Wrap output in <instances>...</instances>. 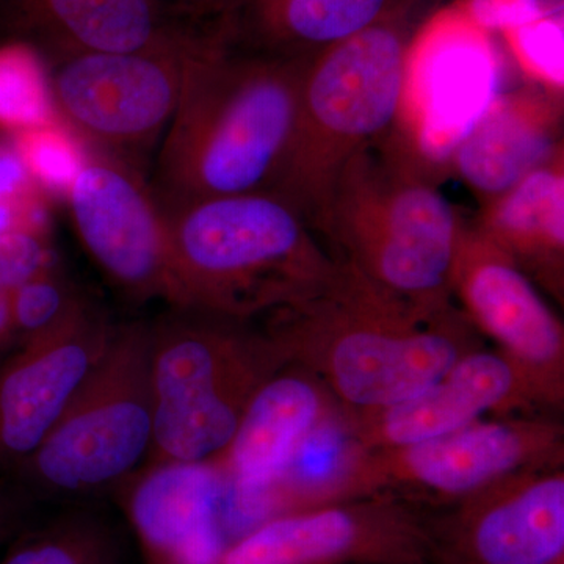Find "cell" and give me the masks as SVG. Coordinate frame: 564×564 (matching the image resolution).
Returning a JSON list of instances; mask_svg holds the SVG:
<instances>
[{
  "mask_svg": "<svg viewBox=\"0 0 564 564\" xmlns=\"http://www.w3.org/2000/svg\"><path fill=\"white\" fill-rule=\"evenodd\" d=\"M310 62L237 46L207 24L185 57L180 99L163 133L159 202L273 191Z\"/></svg>",
  "mask_w": 564,
  "mask_h": 564,
  "instance_id": "obj_1",
  "label": "cell"
},
{
  "mask_svg": "<svg viewBox=\"0 0 564 564\" xmlns=\"http://www.w3.org/2000/svg\"><path fill=\"white\" fill-rule=\"evenodd\" d=\"M325 288L265 315L289 361L321 378L340 406L377 410L430 388L484 337L458 306L425 314L336 261Z\"/></svg>",
  "mask_w": 564,
  "mask_h": 564,
  "instance_id": "obj_2",
  "label": "cell"
},
{
  "mask_svg": "<svg viewBox=\"0 0 564 564\" xmlns=\"http://www.w3.org/2000/svg\"><path fill=\"white\" fill-rule=\"evenodd\" d=\"M464 225L422 166L381 139L344 166L317 232L336 261L415 310L441 314L456 306Z\"/></svg>",
  "mask_w": 564,
  "mask_h": 564,
  "instance_id": "obj_3",
  "label": "cell"
},
{
  "mask_svg": "<svg viewBox=\"0 0 564 564\" xmlns=\"http://www.w3.org/2000/svg\"><path fill=\"white\" fill-rule=\"evenodd\" d=\"M162 207L187 307L254 322L310 299L336 273L310 223L276 192Z\"/></svg>",
  "mask_w": 564,
  "mask_h": 564,
  "instance_id": "obj_4",
  "label": "cell"
},
{
  "mask_svg": "<svg viewBox=\"0 0 564 564\" xmlns=\"http://www.w3.org/2000/svg\"><path fill=\"white\" fill-rule=\"evenodd\" d=\"M417 3L388 14L307 63L291 144L273 192L317 232L337 177L383 139L402 107Z\"/></svg>",
  "mask_w": 564,
  "mask_h": 564,
  "instance_id": "obj_5",
  "label": "cell"
},
{
  "mask_svg": "<svg viewBox=\"0 0 564 564\" xmlns=\"http://www.w3.org/2000/svg\"><path fill=\"white\" fill-rule=\"evenodd\" d=\"M288 362L254 322L170 307L150 323L154 432L143 466L217 458L259 386Z\"/></svg>",
  "mask_w": 564,
  "mask_h": 564,
  "instance_id": "obj_6",
  "label": "cell"
},
{
  "mask_svg": "<svg viewBox=\"0 0 564 564\" xmlns=\"http://www.w3.org/2000/svg\"><path fill=\"white\" fill-rule=\"evenodd\" d=\"M152 432L150 323H121L65 413L13 473L33 496H98L143 467Z\"/></svg>",
  "mask_w": 564,
  "mask_h": 564,
  "instance_id": "obj_7",
  "label": "cell"
},
{
  "mask_svg": "<svg viewBox=\"0 0 564 564\" xmlns=\"http://www.w3.org/2000/svg\"><path fill=\"white\" fill-rule=\"evenodd\" d=\"M562 466V415H492L422 443L373 451L356 447L323 505L395 497L433 510L510 475Z\"/></svg>",
  "mask_w": 564,
  "mask_h": 564,
  "instance_id": "obj_8",
  "label": "cell"
},
{
  "mask_svg": "<svg viewBox=\"0 0 564 564\" xmlns=\"http://www.w3.org/2000/svg\"><path fill=\"white\" fill-rule=\"evenodd\" d=\"M207 24L155 50L51 62L52 98L63 124L98 151L132 163L169 128L185 57Z\"/></svg>",
  "mask_w": 564,
  "mask_h": 564,
  "instance_id": "obj_9",
  "label": "cell"
},
{
  "mask_svg": "<svg viewBox=\"0 0 564 564\" xmlns=\"http://www.w3.org/2000/svg\"><path fill=\"white\" fill-rule=\"evenodd\" d=\"M66 199L82 245L118 289L139 302L187 307L165 210L137 166L90 152Z\"/></svg>",
  "mask_w": 564,
  "mask_h": 564,
  "instance_id": "obj_10",
  "label": "cell"
},
{
  "mask_svg": "<svg viewBox=\"0 0 564 564\" xmlns=\"http://www.w3.org/2000/svg\"><path fill=\"white\" fill-rule=\"evenodd\" d=\"M454 302L524 381L538 413L564 411V326L543 292L470 223L452 278Z\"/></svg>",
  "mask_w": 564,
  "mask_h": 564,
  "instance_id": "obj_11",
  "label": "cell"
},
{
  "mask_svg": "<svg viewBox=\"0 0 564 564\" xmlns=\"http://www.w3.org/2000/svg\"><path fill=\"white\" fill-rule=\"evenodd\" d=\"M218 564H429L426 508L367 497L274 516Z\"/></svg>",
  "mask_w": 564,
  "mask_h": 564,
  "instance_id": "obj_12",
  "label": "cell"
},
{
  "mask_svg": "<svg viewBox=\"0 0 564 564\" xmlns=\"http://www.w3.org/2000/svg\"><path fill=\"white\" fill-rule=\"evenodd\" d=\"M429 564H564V466L426 508Z\"/></svg>",
  "mask_w": 564,
  "mask_h": 564,
  "instance_id": "obj_13",
  "label": "cell"
},
{
  "mask_svg": "<svg viewBox=\"0 0 564 564\" xmlns=\"http://www.w3.org/2000/svg\"><path fill=\"white\" fill-rule=\"evenodd\" d=\"M115 323L93 302L22 340L0 361V466L13 470L57 423L109 344Z\"/></svg>",
  "mask_w": 564,
  "mask_h": 564,
  "instance_id": "obj_14",
  "label": "cell"
},
{
  "mask_svg": "<svg viewBox=\"0 0 564 564\" xmlns=\"http://www.w3.org/2000/svg\"><path fill=\"white\" fill-rule=\"evenodd\" d=\"M486 414H543L514 367L486 347L467 352L436 383L403 402L377 410L343 406L345 430L361 451L434 440Z\"/></svg>",
  "mask_w": 564,
  "mask_h": 564,
  "instance_id": "obj_15",
  "label": "cell"
},
{
  "mask_svg": "<svg viewBox=\"0 0 564 564\" xmlns=\"http://www.w3.org/2000/svg\"><path fill=\"white\" fill-rule=\"evenodd\" d=\"M120 500L148 564H218L234 543L228 485L209 462L143 466Z\"/></svg>",
  "mask_w": 564,
  "mask_h": 564,
  "instance_id": "obj_16",
  "label": "cell"
},
{
  "mask_svg": "<svg viewBox=\"0 0 564 564\" xmlns=\"http://www.w3.org/2000/svg\"><path fill=\"white\" fill-rule=\"evenodd\" d=\"M339 410L321 378L295 362L259 386L231 441L209 462L228 484L234 519L243 532L252 497L273 484L304 440Z\"/></svg>",
  "mask_w": 564,
  "mask_h": 564,
  "instance_id": "obj_17",
  "label": "cell"
},
{
  "mask_svg": "<svg viewBox=\"0 0 564 564\" xmlns=\"http://www.w3.org/2000/svg\"><path fill=\"white\" fill-rule=\"evenodd\" d=\"M3 24L47 61L176 43L206 22L161 0H0Z\"/></svg>",
  "mask_w": 564,
  "mask_h": 564,
  "instance_id": "obj_18",
  "label": "cell"
},
{
  "mask_svg": "<svg viewBox=\"0 0 564 564\" xmlns=\"http://www.w3.org/2000/svg\"><path fill=\"white\" fill-rule=\"evenodd\" d=\"M560 152L555 104L541 93L522 91L485 110L456 147L454 166L485 206Z\"/></svg>",
  "mask_w": 564,
  "mask_h": 564,
  "instance_id": "obj_19",
  "label": "cell"
},
{
  "mask_svg": "<svg viewBox=\"0 0 564 564\" xmlns=\"http://www.w3.org/2000/svg\"><path fill=\"white\" fill-rule=\"evenodd\" d=\"M541 292L564 303L563 152L480 207L470 223Z\"/></svg>",
  "mask_w": 564,
  "mask_h": 564,
  "instance_id": "obj_20",
  "label": "cell"
},
{
  "mask_svg": "<svg viewBox=\"0 0 564 564\" xmlns=\"http://www.w3.org/2000/svg\"><path fill=\"white\" fill-rule=\"evenodd\" d=\"M400 0H226L215 21L237 46L313 61L388 14Z\"/></svg>",
  "mask_w": 564,
  "mask_h": 564,
  "instance_id": "obj_21",
  "label": "cell"
},
{
  "mask_svg": "<svg viewBox=\"0 0 564 564\" xmlns=\"http://www.w3.org/2000/svg\"><path fill=\"white\" fill-rule=\"evenodd\" d=\"M57 122L50 66L40 52L20 40L0 47V129L18 135Z\"/></svg>",
  "mask_w": 564,
  "mask_h": 564,
  "instance_id": "obj_22",
  "label": "cell"
},
{
  "mask_svg": "<svg viewBox=\"0 0 564 564\" xmlns=\"http://www.w3.org/2000/svg\"><path fill=\"white\" fill-rule=\"evenodd\" d=\"M0 564H121V554L109 527L74 513L29 534Z\"/></svg>",
  "mask_w": 564,
  "mask_h": 564,
  "instance_id": "obj_23",
  "label": "cell"
},
{
  "mask_svg": "<svg viewBox=\"0 0 564 564\" xmlns=\"http://www.w3.org/2000/svg\"><path fill=\"white\" fill-rule=\"evenodd\" d=\"M13 147L39 191L55 195L66 196L87 158L79 137L63 122L18 133Z\"/></svg>",
  "mask_w": 564,
  "mask_h": 564,
  "instance_id": "obj_24",
  "label": "cell"
},
{
  "mask_svg": "<svg viewBox=\"0 0 564 564\" xmlns=\"http://www.w3.org/2000/svg\"><path fill=\"white\" fill-rule=\"evenodd\" d=\"M10 295L18 344L61 325L88 299L57 267L25 282Z\"/></svg>",
  "mask_w": 564,
  "mask_h": 564,
  "instance_id": "obj_25",
  "label": "cell"
},
{
  "mask_svg": "<svg viewBox=\"0 0 564 564\" xmlns=\"http://www.w3.org/2000/svg\"><path fill=\"white\" fill-rule=\"evenodd\" d=\"M54 265L43 228H17L0 234V289L17 291Z\"/></svg>",
  "mask_w": 564,
  "mask_h": 564,
  "instance_id": "obj_26",
  "label": "cell"
},
{
  "mask_svg": "<svg viewBox=\"0 0 564 564\" xmlns=\"http://www.w3.org/2000/svg\"><path fill=\"white\" fill-rule=\"evenodd\" d=\"M39 187L33 184L17 148L0 143V195L20 202H39Z\"/></svg>",
  "mask_w": 564,
  "mask_h": 564,
  "instance_id": "obj_27",
  "label": "cell"
},
{
  "mask_svg": "<svg viewBox=\"0 0 564 564\" xmlns=\"http://www.w3.org/2000/svg\"><path fill=\"white\" fill-rule=\"evenodd\" d=\"M40 212L39 202H20L0 195V234L17 228H43V215Z\"/></svg>",
  "mask_w": 564,
  "mask_h": 564,
  "instance_id": "obj_28",
  "label": "cell"
},
{
  "mask_svg": "<svg viewBox=\"0 0 564 564\" xmlns=\"http://www.w3.org/2000/svg\"><path fill=\"white\" fill-rule=\"evenodd\" d=\"M24 522V500L20 494L0 486V543L14 536Z\"/></svg>",
  "mask_w": 564,
  "mask_h": 564,
  "instance_id": "obj_29",
  "label": "cell"
},
{
  "mask_svg": "<svg viewBox=\"0 0 564 564\" xmlns=\"http://www.w3.org/2000/svg\"><path fill=\"white\" fill-rule=\"evenodd\" d=\"M185 17L198 22H215L225 9L226 0H161Z\"/></svg>",
  "mask_w": 564,
  "mask_h": 564,
  "instance_id": "obj_30",
  "label": "cell"
},
{
  "mask_svg": "<svg viewBox=\"0 0 564 564\" xmlns=\"http://www.w3.org/2000/svg\"><path fill=\"white\" fill-rule=\"evenodd\" d=\"M14 343H17V334H14L13 313H11V295L10 292L0 289V361Z\"/></svg>",
  "mask_w": 564,
  "mask_h": 564,
  "instance_id": "obj_31",
  "label": "cell"
},
{
  "mask_svg": "<svg viewBox=\"0 0 564 564\" xmlns=\"http://www.w3.org/2000/svg\"><path fill=\"white\" fill-rule=\"evenodd\" d=\"M417 6H421L422 0H414ZM429 2H441V0H429Z\"/></svg>",
  "mask_w": 564,
  "mask_h": 564,
  "instance_id": "obj_32",
  "label": "cell"
}]
</instances>
